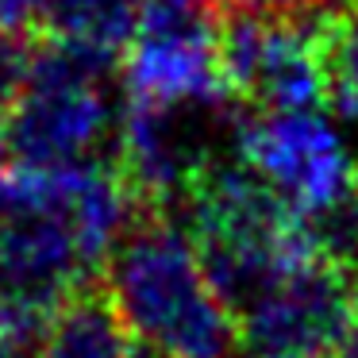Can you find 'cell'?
I'll return each instance as SVG.
<instances>
[{
	"label": "cell",
	"mask_w": 358,
	"mask_h": 358,
	"mask_svg": "<svg viewBox=\"0 0 358 358\" xmlns=\"http://www.w3.org/2000/svg\"><path fill=\"white\" fill-rule=\"evenodd\" d=\"M139 204L116 166H0V347H39L55 312L108 270Z\"/></svg>",
	"instance_id": "1"
},
{
	"label": "cell",
	"mask_w": 358,
	"mask_h": 358,
	"mask_svg": "<svg viewBox=\"0 0 358 358\" xmlns=\"http://www.w3.org/2000/svg\"><path fill=\"white\" fill-rule=\"evenodd\" d=\"M108 296L127 331L170 358H239V316L216 293L185 227L147 212L108 262Z\"/></svg>",
	"instance_id": "2"
},
{
	"label": "cell",
	"mask_w": 358,
	"mask_h": 358,
	"mask_svg": "<svg viewBox=\"0 0 358 358\" xmlns=\"http://www.w3.org/2000/svg\"><path fill=\"white\" fill-rule=\"evenodd\" d=\"M181 208L189 239L235 316L289 273L335 258L316 227L278 201L243 162H208Z\"/></svg>",
	"instance_id": "3"
},
{
	"label": "cell",
	"mask_w": 358,
	"mask_h": 358,
	"mask_svg": "<svg viewBox=\"0 0 358 358\" xmlns=\"http://www.w3.org/2000/svg\"><path fill=\"white\" fill-rule=\"evenodd\" d=\"M239 162L320 231L339 262L358 247V158L320 108L255 112L235 131Z\"/></svg>",
	"instance_id": "4"
},
{
	"label": "cell",
	"mask_w": 358,
	"mask_h": 358,
	"mask_svg": "<svg viewBox=\"0 0 358 358\" xmlns=\"http://www.w3.org/2000/svg\"><path fill=\"white\" fill-rule=\"evenodd\" d=\"M112 66L50 43L35 50L24 93L8 108V150L35 166L96 162V150L116 139L120 112L108 93Z\"/></svg>",
	"instance_id": "5"
},
{
	"label": "cell",
	"mask_w": 358,
	"mask_h": 358,
	"mask_svg": "<svg viewBox=\"0 0 358 358\" xmlns=\"http://www.w3.org/2000/svg\"><path fill=\"white\" fill-rule=\"evenodd\" d=\"M131 104L170 112H216L231 96L224 78V24L201 0H143L139 27L124 50Z\"/></svg>",
	"instance_id": "6"
},
{
	"label": "cell",
	"mask_w": 358,
	"mask_h": 358,
	"mask_svg": "<svg viewBox=\"0 0 358 358\" xmlns=\"http://www.w3.org/2000/svg\"><path fill=\"white\" fill-rule=\"evenodd\" d=\"M224 78L258 112L320 108L327 96V39L312 20L231 16L224 24Z\"/></svg>",
	"instance_id": "7"
},
{
	"label": "cell",
	"mask_w": 358,
	"mask_h": 358,
	"mask_svg": "<svg viewBox=\"0 0 358 358\" xmlns=\"http://www.w3.org/2000/svg\"><path fill=\"white\" fill-rule=\"evenodd\" d=\"M358 281L339 258H320L239 312V335L262 358H327L355 331Z\"/></svg>",
	"instance_id": "8"
},
{
	"label": "cell",
	"mask_w": 358,
	"mask_h": 358,
	"mask_svg": "<svg viewBox=\"0 0 358 358\" xmlns=\"http://www.w3.org/2000/svg\"><path fill=\"white\" fill-rule=\"evenodd\" d=\"M201 112H170L131 104L120 112L116 127V170L143 204L185 201L193 181L212 162L204 150Z\"/></svg>",
	"instance_id": "9"
},
{
	"label": "cell",
	"mask_w": 358,
	"mask_h": 358,
	"mask_svg": "<svg viewBox=\"0 0 358 358\" xmlns=\"http://www.w3.org/2000/svg\"><path fill=\"white\" fill-rule=\"evenodd\" d=\"M135 335L120 320L108 289H85L55 312L39 343V358H131Z\"/></svg>",
	"instance_id": "10"
},
{
	"label": "cell",
	"mask_w": 358,
	"mask_h": 358,
	"mask_svg": "<svg viewBox=\"0 0 358 358\" xmlns=\"http://www.w3.org/2000/svg\"><path fill=\"white\" fill-rule=\"evenodd\" d=\"M327 39V96L347 124L358 127V4L324 20Z\"/></svg>",
	"instance_id": "11"
},
{
	"label": "cell",
	"mask_w": 358,
	"mask_h": 358,
	"mask_svg": "<svg viewBox=\"0 0 358 358\" xmlns=\"http://www.w3.org/2000/svg\"><path fill=\"white\" fill-rule=\"evenodd\" d=\"M31 66H35V47H27V39L0 35V108H12V101L24 93Z\"/></svg>",
	"instance_id": "12"
},
{
	"label": "cell",
	"mask_w": 358,
	"mask_h": 358,
	"mask_svg": "<svg viewBox=\"0 0 358 358\" xmlns=\"http://www.w3.org/2000/svg\"><path fill=\"white\" fill-rule=\"evenodd\" d=\"M50 4L55 0H0V35L27 39L39 24L47 27Z\"/></svg>",
	"instance_id": "13"
},
{
	"label": "cell",
	"mask_w": 358,
	"mask_h": 358,
	"mask_svg": "<svg viewBox=\"0 0 358 358\" xmlns=\"http://www.w3.org/2000/svg\"><path fill=\"white\" fill-rule=\"evenodd\" d=\"M239 12L262 20H304L324 4V0H235Z\"/></svg>",
	"instance_id": "14"
},
{
	"label": "cell",
	"mask_w": 358,
	"mask_h": 358,
	"mask_svg": "<svg viewBox=\"0 0 358 358\" xmlns=\"http://www.w3.org/2000/svg\"><path fill=\"white\" fill-rule=\"evenodd\" d=\"M327 358H358V327H355V331H350L347 339H343V343H339V347H335Z\"/></svg>",
	"instance_id": "15"
},
{
	"label": "cell",
	"mask_w": 358,
	"mask_h": 358,
	"mask_svg": "<svg viewBox=\"0 0 358 358\" xmlns=\"http://www.w3.org/2000/svg\"><path fill=\"white\" fill-rule=\"evenodd\" d=\"M4 150H8V112L0 108V166H4Z\"/></svg>",
	"instance_id": "16"
},
{
	"label": "cell",
	"mask_w": 358,
	"mask_h": 358,
	"mask_svg": "<svg viewBox=\"0 0 358 358\" xmlns=\"http://www.w3.org/2000/svg\"><path fill=\"white\" fill-rule=\"evenodd\" d=\"M0 358H39L31 350H20V347H0Z\"/></svg>",
	"instance_id": "17"
},
{
	"label": "cell",
	"mask_w": 358,
	"mask_h": 358,
	"mask_svg": "<svg viewBox=\"0 0 358 358\" xmlns=\"http://www.w3.org/2000/svg\"><path fill=\"white\" fill-rule=\"evenodd\" d=\"M347 4H358V0H343V8H347Z\"/></svg>",
	"instance_id": "18"
}]
</instances>
